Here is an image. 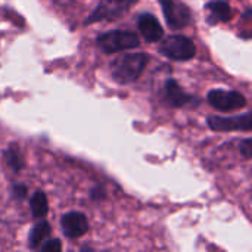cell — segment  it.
I'll list each match as a JSON object with an SVG mask.
<instances>
[{
    "instance_id": "18",
    "label": "cell",
    "mask_w": 252,
    "mask_h": 252,
    "mask_svg": "<svg viewBox=\"0 0 252 252\" xmlns=\"http://www.w3.org/2000/svg\"><path fill=\"white\" fill-rule=\"evenodd\" d=\"M106 196V192H105V188L102 185H96L92 190H90V198L93 201H99V199H103Z\"/></svg>"
},
{
    "instance_id": "12",
    "label": "cell",
    "mask_w": 252,
    "mask_h": 252,
    "mask_svg": "<svg viewBox=\"0 0 252 252\" xmlns=\"http://www.w3.org/2000/svg\"><path fill=\"white\" fill-rule=\"evenodd\" d=\"M50 224L46 220H40L37 224L32 226L30 235H28V245L31 250L40 248V245L44 242V239L50 235Z\"/></svg>"
},
{
    "instance_id": "8",
    "label": "cell",
    "mask_w": 252,
    "mask_h": 252,
    "mask_svg": "<svg viewBox=\"0 0 252 252\" xmlns=\"http://www.w3.org/2000/svg\"><path fill=\"white\" fill-rule=\"evenodd\" d=\"M61 229H62V233L65 235V238L78 239V238L84 236L89 230L87 217L78 211L66 213L61 219Z\"/></svg>"
},
{
    "instance_id": "6",
    "label": "cell",
    "mask_w": 252,
    "mask_h": 252,
    "mask_svg": "<svg viewBox=\"0 0 252 252\" xmlns=\"http://www.w3.org/2000/svg\"><path fill=\"white\" fill-rule=\"evenodd\" d=\"M162 9V13L165 16V21L170 28L179 30L185 28L192 22V13L190 9L177 0H158Z\"/></svg>"
},
{
    "instance_id": "9",
    "label": "cell",
    "mask_w": 252,
    "mask_h": 252,
    "mask_svg": "<svg viewBox=\"0 0 252 252\" xmlns=\"http://www.w3.org/2000/svg\"><path fill=\"white\" fill-rule=\"evenodd\" d=\"M137 27L148 43L159 41L164 37V28L161 27L157 16H154L152 13H142L137 18Z\"/></svg>"
},
{
    "instance_id": "15",
    "label": "cell",
    "mask_w": 252,
    "mask_h": 252,
    "mask_svg": "<svg viewBox=\"0 0 252 252\" xmlns=\"http://www.w3.org/2000/svg\"><path fill=\"white\" fill-rule=\"evenodd\" d=\"M40 250L43 252H59L62 250V242L59 239H50L46 244H41Z\"/></svg>"
},
{
    "instance_id": "7",
    "label": "cell",
    "mask_w": 252,
    "mask_h": 252,
    "mask_svg": "<svg viewBox=\"0 0 252 252\" xmlns=\"http://www.w3.org/2000/svg\"><path fill=\"white\" fill-rule=\"evenodd\" d=\"M208 126L214 131H247L250 133L252 128L251 112L247 111L241 115L235 117H217V115H210L208 117Z\"/></svg>"
},
{
    "instance_id": "10",
    "label": "cell",
    "mask_w": 252,
    "mask_h": 252,
    "mask_svg": "<svg viewBox=\"0 0 252 252\" xmlns=\"http://www.w3.org/2000/svg\"><path fill=\"white\" fill-rule=\"evenodd\" d=\"M165 97L168 103L174 108H183L186 105L193 103L195 97L189 93H186L176 80L170 78L165 81Z\"/></svg>"
},
{
    "instance_id": "14",
    "label": "cell",
    "mask_w": 252,
    "mask_h": 252,
    "mask_svg": "<svg viewBox=\"0 0 252 252\" xmlns=\"http://www.w3.org/2000/svg\"><path fill=\"white\" fill-rule=\"evenodd\" d=\"M3 158H4L6 165H7L13 173H19V171L24 168V161H22V157H21V154H19L18 145L12 143L6 151H3Z\"/></svg>"
},
{
    "instance_id": "4",
    "label": "cell",
    "mask_w": 252,
    "mask_h": 252,
    "mask_svg": "<svg viewBox=\"0 0 252 252\" xmlns=\"http://www.w3.org/2000/svg\"><path fill=\"white\" fill-rule=\"evenodd\" d=\"M137 1L139 0H100L93 12L87 16L86 24L118 19L126 15Z\"/></svg>"
},
{
    "instance_id": "16",
    "label": "cell",
    "mask_w": 252,
    "mask_h": 252,
    "mask_svg": "<svg viewBox=\"0 0 252 252\" xmlns=\"http://www.w3.org/2000/svg\"><path fill=\"white\" fill-rule=\"evenodd\" d=\"M12 193H13V198H15V199L22 201V199H25V198H27V195H28V189H27V186H25V185H19V183H16V185H13V188H12Z\"/></svg>"
},
{
    "instance_id": "3",
    "label": "cell",
    "mask_w": 252,
    "mask_h": 252,
    "mask_svg": "<svg viewBox=\"0 0 252 252\" xmlns=\"http://www.w3.org/2000/svg\"><path fill=\"white\" fill-rule=\"evenodd\" d=\"M158 52L170 61H190L196 55V46L193 40L186 35H170L161 38Z\"/></svg>"
},
{
    "instance_id": "1",
    "label": "cell",
    "mask_w": 252,
    "mask_h": 252,
    "mask_svg": "<svg viewBox=\"0 0 252 252\" xmlns=\"http://www.w3.org/2000/svg\"><path fill=\"white\" fill-rule=\"evenodd\" d=\"M149 56L146 53H126L111 62V77L118 84L136 81L145 71Z\"/></svg>"
},
{
    "instance_id": "11",
    "label": "cell",
    "mask_w": 252,
    "mask_h": 252,
    "mask_svg": "<svg viewBox=\"0 0 252 252\" xmlns=\"http://www.w3.org/2000/svg\"><path fill=\"white\" fill-rule=\"evenodd\" d=\"M205 7L210 12V16H208L210 24L229 22L233 18V10L227 1H211Z\"/></svg>"
},
{
    "instance_id": "5",
    "label": "cell",
    "mask_w": 252,
    "mask_h": 252,
    "mask_svg": "<svg viewBox=\"0 0 252 252\" xmlns=\"http://www.w3.org/2000/svg\"><path fill=\"white\" fill-rule=\"evenodd\" d=\"M207 100L214 109L220 112H230L247 106L245 96L236 90H224V89L211 90L208 92Z\"/></svg>"
},
{
    "instance_id": "13",
    "label": "cell",
    "mask_w": 252,
    "mask_h": 252,
    "mask_svg": "<svg viewBox=\"0 0 252 252\" xmlns=\"http://www.w3.org/2000/svg\"><path fill=\"white\" fill-rule=\"evenodd\" d=\"M30 208H31L34 219H41L49 213V204H47V198H46L44 192L37 190L32 193V196L30 199Z\"/></svg>"
},
{
    "instance_id": "17",
    "label": "cell",
    "mask_w": 252,
    "mask_h": 252,
    "mask_svg": "<svg viewBox=\"0 0 252 252\" xmlns=\"http://www.w3.org/2000/svg\"><path fill=\"white\" fill-rule=\"evenodd\" d=\"M239 151H241V154L244 155L245 159L252 158V140L250 137L245 139V140H242V142L239 143Z\"/></svg>"
},
{
    "instance_id": "2",
    "label": "cell",
    "mask_w": 252,
    "mask_h": 252,
    "mask_svg": "<svg viewBox=\"0 0 252 252\" xmlns=\"http://www.w3.org/2000/svg\"><path fill=\"white\" fill-rule=\"evenodd\" d=\"M96 46L103 53H117L131 50L140 46L139 35L128 30H112L96 37Z\"/></svg>"
}]
</instances>
